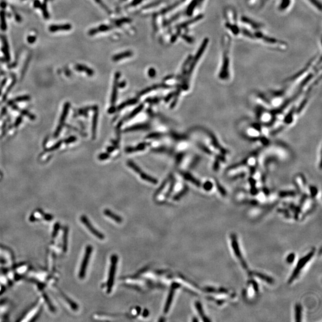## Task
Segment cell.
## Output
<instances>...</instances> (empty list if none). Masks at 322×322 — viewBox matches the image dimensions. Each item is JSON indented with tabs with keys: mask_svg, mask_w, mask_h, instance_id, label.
I'll return each instance as SVG.
<instances>
[{
	"mask_svg": "<svg viewBox=\"0 0 322 322\" xmlns=\"http://www.w3.org/2000/svg\"><path fill=\"white\" fill-rule=\"evenodd\" d=\"M98 117H99V112L97 111V110H95V112H94V116H93V118L92 134H93V139H95V136H96V130H97Z\"/></svg>",
	"mask_w": 322,
	"mask_h": 322,
	"instance_id": "cell-19",
	"label": "cell"
},
{
	"mask_svg": "<svg viewBox=\"0 0 322 322\" xmlns=\"http://www.w3.org/2000/svg\"><path fill=\"white\" fill-rule=\"evenodd\" d=\"M0 20H1V29L3 30H7V24L6 22L5 12L4 10L0 12Z\"/></svg>",
	"mask_w": 322,
	"mask_h": 322,
	"instance_id": "cell-28",
	"label": "cell"
},
{
	"mask_svg": "<svg viewBox=\"0 0 322 322\" xmlns=\"http://www.w3.org/2000/svg\"><path fill=\"white\" fill-rule=\"evenodd\" d=\"M148 74H149V77H154L155 75H156V71H155V69H153V68H151L149 70L148 72Z\"/></svg>",
	"mask_w": 322,
	"mask_h": 322,
	"instance_id": "cell-45",
	"label": "cell"
},
{
	"mask_svg": "<svg viewBox=\"0 0 322 322\" xmlns=\"http://www.w3.org/2000/svg\"><path fill=\"white\" fill-rule=\"evenodd\" d=\"M171 179V175H169L168 178H167L163 181V183H162L161 186L159 187V189L156 191V192H155V194H154V197H156L157 196H158L161 193V192L164 191V189H165V187L167 185L168 182L169 181V180Z\"/></svg>",
	"mask_w": 322,
	"mask_h": 322,
	"instance_id": "cell-25",
	"label": "cell"
},
{
	"mask_svg": "<svg viewBox=\"0 0 322 322\" xmlns=\"http://www.w3.org/2000/svg\"><path fill=\"white\" fill-rule=\"evenodd\" d=\"M192 321H193V322H198V321H199V320H198L197 319H196V317H194V318L192 319Z\"/></svg>",
	"mask_w": 322,
	"mask_h": 322,
	"instance_id": "cell-52",
	"label": "cell"
},
{
	"mask_svg": "<svg viewBox=\"0 0 322 322\" xmlns=\"http://www.w3.org/2000/svg\"><path fill=\"white\" fill-rule=\"evenodd\" d=\"M295 259V254L294 253H291L290 254H289L287 258H286V261L287 263H289V264H291L292 262L294 261Z\"/></svg>",
	"mask_w": 322,
	"mask_h": 322,
	"instance_id": "cell-38",
	"label": "cell"
},
{
	"mask_svg": "<svg viewBox=\"0 0 322 322\" xmlns=\"http://www.w3.org/2000/svg\"><path fill=\"white\" fill-rule=\"evenodd\" d=\"M296 195V193L295 191H282L279 193V196L282 197H285L295 196Z\"/></svg>",
	"mask_w": 322,
	"mask_h": 322,
	"instance_id": "cell-32",
	"label": "cell"
},
{
	"mask_svg": "<svg viewBox=\"0 0 322 322\" xmlns=\"http://www.w3.org/2000/svg\"><path fill=\"white\" fill-rule=\"evenodd\" d=\"M184 156H185V154L183 153H179V154L177 155V156H176V162H177V164H180V162L182 161L183 158H184Z\"/></svg>",
	"mask_w": 322,
	"mask_h": 322,
	"instance_id": "cell-42",
	"label": "cell"
},
{
	"mask_svg": "<svg viewBox=\"0 0 322 322\" xmlns=\"http://www.w3.org/2000/svg\"><path fill=\"white\" fill-rule=\"evenodd\" d=\"M171 137H173L174 139L176 140H183L185 139V137L183 136H181L180 135H179L177 134H175L174 132H172L171 133Z\"/></svg>",
	"mask_w": 322,
	"mask_h": 322,
	"instance_id": "cell-41",
	"label": "cell"
},
{
	"mask_svg": "<svg viewBox=\"0 0 322 322\" xmlns=\"http://www.w3.org/2000/svg\"><path fill=\"white\" fill-rule=\"evenodd\" d=\"M118 260V257L114 254L111 256L110 258V266L109 268V277L107 280V292L110 293L112 291V289L113 287V283H114V280H115V276L116 273V269L117 266V263Z\"/></svg>",
	"mask_w": 322,
	"mask_h": 322,
	"instance_id": "cell-4",
	"label": "cell"
},
{
	"mask_svg": "<svg viewBox=\"0 0 322 322\" xmlns=\"http://www.w3.org/2000/svg\"><path fill=\"white\" fill-rule=\"evenodd\" d=\"M143 107H144V105L142 104V105H140L137 108H136L130 114H129L127 117H126L125 118V120L126 121H128V120H130V119L133 118L135 116H136L137 115H138V113H140L142 110H143Z\"/></svg>",
	"mask_w": 322,
	"mask_h": 322,
	"instance_id": "cell-23",
	"label": "cell"
},
{
	"mask_svg": "<svg viewBox=\"0 0 322 322\" xmlns=\"http://www.w3.org/2000/svg\"><path fill=\"white\" fill-rule=\"evenodd\" d=\"M250 276H255L257 278H259L262 281L266 282L270 284H272L274 282V280L273 278H271V277L268 276L267 275L262 274L261 273H260L258 271H250Z\"/></svg>",
	"mask_w": 322,
	"mask_h": 322,
	"instance_id": "cell-10",
	"label": "cell"
},
{
	"mask_svg": "<svg viewBox=\"0 0 322 322\" xmlns=\"http://www.w3.org/2000/svg\"><path fill=\"white\" fill-rule=\"evenodd\" d=\"M258 292V285L254 280H250L248 283L246 289V296L248 298H254Z\"/></svg>",
	"mask_w": 322,
	"mask_h": 322,
	"instance_id": "cell-7",
	"label": "cell"
},
{
	"mask_svg": "<svg viewBox=\"0 0 322 322\" xmlns=\"http://www.w3.org/2000/svg\"><path fill=\"white\" fill-rule=\"evenodd\" d=\"M127 165L130 167V168H131V169H133L136 173H138L139 174L141 173V172H142V169H140V167L137 165L133 161H128L127 162Z\"/></svg>",
	"mask_w": 322,
	"mask_h": 322,
	"instance_id": "cell-30",
	"label": "cell"
},
{
	"mask_svg": "<svg viewBox=\"0 0 322 322\" xmlns=\"http://www.w3.org/2000/svg\"><path fill=\"white\" fill-rule=\"evenodd\" d=\"M295 183L299 191H303L305 189V180L303 176L298 175L295 179Z\"/></svg>",
	"mask_w": 322,
	"mask_h": 322,
	"instance_id": "cell-12",
	"label": "cell"
},
{
	"mask_svg": "<svg viewBox=\"0 0 322 322\" xmlns=\"http://www.w3.org/2000/svg\"><path fill=\"white\" fill-rule=\"evenodd\" d=\"M104 214H105V215H106L107 217H109L111 219H112V220H113L115 221H116L118 223H121L122 221V218L120 216L114 214L113 212H112L109 209H105L104 211Z\"/></svg>",
	"mask_w": 322,
	"mask_h": 322,
	"instance_id": "cell-17",
	"label": "cell"
},
{
	"mask_svg": "<svg viewBox=\"0 0 322 322\" xmlns=\"http://www.w3.org/2000/svg\"><path fill=\"white\" fill-rule=\"evenodd\" d=\"M149 144L147 143H142L139 144L137 147L136 148H131V147H128V148H126L125 149V152L126 153H132V152H138V151H142L144 149H145L146 148V146L148 145H149Z\"/></svg>",
	"mask_w": 322,
	"mask_h": 322,
	"instance_id": "cell-16",
	"label": "cell"
},
{
	"mask_svg": "<svg viewBox=\"0 0 322 322\" xmlns=\"http://www.w3.org/2000/svg\"><path fill=\"white\" fill-rule=\"evenodd\" d=\"M35 40L36 37L35 36H30V37H28V42H29L30 43H33V42H34L35 41Z\"/></svg>",
	"mask_w": 322,
	"mask_h": 322,
	"instance_id": "cell-47",
	"label": "cell"
},
{
	"mask_svg": "<svg viewBox=\"0 0 322 322\" xmlns=\"http://www.w3.org/2000/svg\"><path fill=\"white\" fill-rule=\"evenodd\" d=\"M260 120L262 123H270L273 119V115L268 112H262L259 113Z\"/></svg>",
	"mask_w": 322,
	"mask_h": 322,
	"instance_id": "cell-14",
	"label": "cell"
},
{
	"mask_svg": "<svg viewBox=\"0 0 322 322\" xmlns=\"http://www.w3.org/2000/svg\"><path fill=\"white\" fill-rule=\"evenodd\" d=\"M188 191H189L188 187L187 185H185L183 189L180 191L178 194H177L176 195H175L174 196L173 199L174 201H179V199H180L182 197L185 196V195L186 194V193Z\"/></svg>",
	"mask_w": 322,
	"mask_h": 322,
	"instance_id": "cell-29",
	"label": "cell"
},
{
	"mask_svg": "<svg viewBox=\"0 0 322 322\" xmlns=\"http://www.w3.org/2000/svg\"><path fill=\"white\" fill-rule=\"evenodd\" d=\"M179 286H180V285L178 283H173L172 285L171 288L170 289V291L169 292V294H168V296L167 298L166 304L164 307V314H167V313L168 312V311L169 310L170 307L172 304V301H173V297H174V295L175 293V291L177 287H179Z\"/></svg>",
	"mask_w": 322,
	"mask_h": 322,
	"instance_id": "cell-8",
	"label": "cell"
},
{
	"mask_svg": "<svg viewBox=\"0 0 322 322\" xmlns=\"http://www.w3.org/2000/svg\"><path fill=\"white\" fill-rule=\"evenodd\" d=\"M214 187V183L211 181H207L203 184V188L205 191H209L213 189Z\"/></svg>",
	"mask_w": 322,
	"mask_h": 322,
	"instance_id": "cell-31",
	"label": "cell"
},
{
	"mask_svg": "<svg viewBox=\"0 0 322 322\" xmlns=\"http://www.w3.org/2000/svg\"><path fill=\"white\" fill-rule=\"evenodd\" d=\"M92 251H93L92 246L91 245H88L85 250V255L83 256V260L81 266L80 267V271L79 273V277H80V279H83L85 276L87 265L89 262V258H90Z\"/></svg>",
	"mask_w": 322,
	"mask_h": 322,
	"instance_id": "cell-5",
	"label": "cell"
},
{
	"mask_svg": "<svg viewBox=\"0 0 322 322\" xmlns=\"http://www.w3.org/2000/svg\"><path fill=\"white\" fill-rule=\"evenodd\" d=\"M149 128V126L147 124H137L133 125L130 127H128L125 130V132H131V131H137V130H147Z\"/></svg>",
	"mask_w": 322,
	"mask_h": 322,
	"instance_id": "cell-18",
	"label": "cell"
},
{
	"mask_svg": "<svg viewBox=\"0 0 322 322\" xmlns=\"http://www.w3.org/2000/svg\"><path fill=\"white\" fill-rule=\"evenodd\" d=\"M195 307H196V309L197 311L199 316H201V317L202 318V319L203 322H211V320L209 319L205 315L204 311H203V310L202 304L199 301H196L195 303Z\"/></svg>",
	"mask_w": 322,
	"mask_h": 322,
	"instance_id": "cell-15",
	"label": "cell"
},
{
	"mask_svg": "<svg viewBox=\"0 0 322 322\" xmlns=\"http://www.w3.org/2000/svg\"><path fill=\"white\" fill-rule=\"evenodd\" d=\"M303 309L301 304H297L295 306V318L296 322H301Z\"/></svg>",
	"mask_w": 322,
	"mask_h": 322,
	"instance_id": "cell-21",
	"label": "cell"
},
{
	"mask_svg": "<svg viewBox=\"0 0 322 322\" xmlns=\"http://www.w3.org/2000/svg\"><path fill=\"white\" fill-rule=\"evenodd\" d=\"M81 220L83 224H85V226L87 227V228L89 230L90 232L93 233L96 238H97L100 240H103L105 239V235L100 232L99 230H97V229H95V228L93 226V225L90 223L89 220L86 217V216L82 215L81 217Z\"/></svg>",
	"mask_w": 322,
	"mask_h": 322,
	"instance_id": "cell-6",
	"label": "cell"
},
{
	"mask_svg": "<svg viewBox=\"0 0 322 322\" xmlns=\"http://www.w3.org/2000/svg\"><path fill=\"white\" fill-rule=\"evenodd\" d=\"M159 87H162V88H168L169 86L166 85L165 84H163V85H153L151 87H149L148 89H143V91H142L140 93H139V95H143L147 94L149 93L150 91H152V90H154V89H159Z\"/></svg>",
	"mask_w": 322,
	"mask_h": 322,
	"instance_id": "cell-24",
	"label": "cell"
},
{
	"mask_svg": "<svg viewBox=\"0 0 322 322\" xmlns=\"http://www.w3.org/2000/svg\"><path fill=\"white\" fill-rule=\"evenodd\" d=\"M109 157H110V155L109 153H101L99 156V159L100 161H104V160H106L108 158H109Z\"/></svg>",
	"mask_w": 322,
	"mask_h": 322,
	"instance_id": "cell-40",
	"label": "cell"
},
{
	"mask_svg": "<svg viewBox=\"0 0 322 322\" xmlns=\"http://www.w3.org/2000/svg\"><path fill=\"white\" fill-rule=\"evenodd\" d=\"M116 111V108H115V106H110V107L108 110V112H109V113H114Z\"/></svg>",
	"mask_w": 322,
	"mask_h": 322,
	"instance_id": "cell-48",
	"label": "cell"
},
{
	"mask_svg": "<svg viewBox=\"0 0 322 322\" xmlns=\"http://www.w3.org/2000/svg\"><path fill=\"white\" fill-rule=\"evenodd\" d=\"M310 194L312 197H315L317 193V188L314 187H310Z\"/></svg>",
	"mask_w": 322,
	"mask_h": 322,
	"instance_id": "cell-43",
	"label": "cell"
},
{
	"mask_svg": "<svg viewBox=\"0 0 322 322\" xmlns=\"http://www.w3.org/2000/svg\"><path fill=\"white\" fill-rule=\"evenodd\" d=\"M120 77V73L119 72L116 73L115 76V79H114V83H113V89H112V93L110 99V103H111V106H114L115 102L116 100L117 95H118V83H119V79Z\"/></svg>",
	"mask_w": 322,
	"mask_h": 322,
	"instance_id": "cell-9",
	"label": "cell"
},
{
	"mask_svg": "<svg viewBox=\"0 0 322 322\" xmlns=\"http://www.w3.org/2000/svg\"><path fill=\"white\" fill-rule=\"evenodd\" d=\"M175 180L174 179H172V181L171 183V185L169 186V189H168V191L167 192L166 195H165V197H168L170 196V195L171 194V193L173 192V190L174 189V187H175Z\"/></svg>",
	"mask_w": 322,
	"mask_h": 322,
	"instance_id": "cell-34",
	"label": "cell"
},
{
	"mask_svg": "<svg viewBox=\"0 0 322 322\" xmlns=\"http://www.w3.org/2000/svg\"><path fill=\"white\" fill-rule=\"evenodd\" d=\"M132 53L131 51H125L124 53H122L119 54L118 55H116L115 56L113 57V59L114 61H118L122 59H124V58H126V57H128L130 56H131Z\"/></svg>",
	"mask_w": 322,
	"mask_h": 322,
	"instance_id": "cell-27",
	"label": "cell"
},
{
	"mask_svg": "<svg viewBox=\"0 0 322 322\" xmlns=\"http://www.w3.org/2000/svg\"><path fill=\"white\" fill-rule=\"evenodd\" d=\"M290 4V0H282V2L280 6V8L282 10H284L287 8L288 5Z\"/></svg>",
	"mask_w": 322,
	"mask_h": 322,
	"instance_id": "cell-39",
	"label": "cell"
},
{
	"mask_svg": "<svg viewBox=\"0 0 322 322\" xmlns=\"http://www.w3.org/2000/svg\"><path fill=\"white\" fill-rule=\"evenodd\" d=\"M225 47H224V57H223V65L221 66L220 72L219 73V77L222 80H226L227 79L229 76V57H228V54H229V48H230V41L228 38H226L225 40Z\"/></svg>",
	"mask_w": 322,
	"mask_h": 322,
	"instance_id": "cell-2",
	"label": "cell"
},
{
	"mask_svg": "<svg viewBox=\"0 0 322 322\" xmlns=\"http://www.w3.org/2000/svg\"><path fill=\"white\" fill-rule=\"evenodd\" d=\"M315 252H316V250L314 248H313L307 254H305L304 256L301 257L299 260L295 267L292 271V274L288 279L287 283L289 284L292 283L293 282H294L295 280H296V279L298 277V276L301 272L302 270L305 267L306 264L309 262L310 260L313 257L314 255L315 254Z\"/></svg>",
	"mask_w": 322,
	"mask_h": 322,
	"instance_id": "cell-1",
	"label": "cell"
},
{
	"mask_svg": "<svg viewBox=\"0 0 322 322\" xmlns=\"http://www.w3.org/2000/svg\"><path fill=\"white\" fill-rule=\"evenodd\" d=\"M140 176L141 177V178L145 180V181H147L149 183H152V184L153 185H156L158 183V180L152 177V176L149 175L148 174H147L146 173H144V172H141V173L139 174Z\"/></svg>",
	"mask_w": 322,
	"mask_h": 322,
	"instance_id": "cell-22",
	"label": "cell"
},
{
	"mask_svg": "<svg viewBox=\"0 0 322 322\" xmlns=\"http://www.w3.org/2000/svg\"><path fill=\"white\" fill-rule=\"evenodd\" d=\"M149 315V311L148 310H145L144 311V313H143V316L144 317H147V316Z\"/></svg>",
	"mask_w": 322,
	"mask_h": 322,
	"instance_id": "cell-50",
	"label": "cell"
},
{
	"mask_svg": "<svg viewBox=\"0 0 322 322\" xmlns=\"http://www.w3.org/2000/svg\"><path fill=\"white\" fill-rule=\"evenodd\" d=\"M76 69H77V70L79 71H83L86 72L89 76H92L93 75V73H94V71L93 70H91V69L85 66L78 65L76 66Z\"/></svg>",
	"mask_w": 322,
	"mask_h": 322,
	"instance_id": "cell-26",
	"label": "cell"
},
{
	"mask_svg": "<svg viewBox=\"0 0 322 322\" xmlns=\"http://www.w3.org/2000/svg\"><path fill=\"white\" fill-rule=\"evenodd\" d=\"M161 98H159V97L148 98L145 100V101L148 103H150V104H155V103H158L159 101H161Z\"/></svg>",
	"mask_w": 322,
	"mask_h": 322,
	"instance_id": "cell-36",
	"label": "cell"
},
{
	"mask_svg": "<svg viewBox=\"0 0 322 322\" xmlns=\"http://www.w3.org/2000/svg\"><path fill=\"white\" fill-rule=\"evenodd\" d=\"M215 185L217 186L218 190L219 191V192L220 193L221 195L222 196H226V191H225V189L223 187V186H221L220 183L217 181H215Z\"/></svg>",
	"mask_w": 322,
	"mask_h": 322,
	"instance_id": "cell-35",
	"label": "cell"
},
{
	"mask_svg": "<svg viewBox=\"0 0 322 322\" xmlns=\"http://www.w3.org/2000/svg\"><path fill=\"white\" fill-rule=\"evenodd\" d=\"M162 136H163V134L160 132H153V133H151L148 135L146 138H157L162 137Z\"/></svg>",
	"mask_w": 322,
	"mask_h": 322,
	"instance_id": "cell-37",
	"label": "cell"
},
{
	"mask_svg": "<svg viewBox=\"0 0 322 322\" xmlns=\"http://www.w3.org/2000/svg\"><path fill=\"white\" fill-rule=\"evenodd\" d=\"M117 148V146H109L107 148V151L108 153H110V152H113L115 149Z\"/></svg>",
	"mask_w": 322,
	"mask_h": 322,
	"instance_id": "cell-46",
	"label": "cell"
},
{
	"mask_svg": "<svg viewBox=\"0 0 322 322\" xmlns=\"http://www.w3.org/2000/svg\"><path fill=\"white\" fill-rule=\"evenodd\" d=\"M3 51H4V53L5 54L6 59L8 60H10V54H9V51H8V43H7V42L6 41L5 38H4Z\"/></svg>",
	"mask_w": 322,
	"mask_h": 322,
	"instance_id": "cell-33",
	"label": "cell"
},
{
	"mask_svg": "<svg viewBox=\"0 0 322 322\" xmlns=\"http://www.w3.org/2000/svg\"><path fill=\"white\" fill-rule=\"evenodd\" d=\"M71 28L72 26L70 24H53L49 27V30L51 32H54L59 30H71Z\"/></svg>",
	"mask_w": 322,
	"mask_h": 322,
	"instance_id": "cell-11",
	"label": "cell"
},
{
	"mask_svg": "<svg viewBox=\"0 0 322 322\" xmlns=\"http://www.w3.org/2000/svg\"><path fill=\"white\" fill-rule=\"evenodd\" d=\"M230 238L232 248L233 251L234 255L238 260L239 261L240 263L243 268H244L245 270H248V266L247 265V263L244 261V257L242 256V254L239 244L238 239L237 236L234 233H232L230 234Z\"/></svg>",
	"mask_w": 322,
	"mask_h": 322,
	"instance_id": "cell-3",
	"label": "cell"
},
{
	"mask_svg": "<svg viewBox=\"0 0 322 322\" xmlns=\"http://www.w3.org/2000/svg\"><path fill=\"white\" fill-rule=\"evenodd\" d=\"M95 2H96L97 3L99 4L102 7V8H104L106 12H109V13L110 12V11L109 10V9H108V8H107V7L105 6V5L102 3L101 0H95Z\"/></svg>",
	"mask_w": 322,
	"mask_h": 322,
	"instance_id": "cell-44",
	"label": "cell"
},
{
	"mask_svg": "<svg viewBox=\"0 0 322 322\" xmlns=\"http://www.w3.org/2000/svg\"><path fill=\"white\" fill-rule=\"evenodd\" d=\"M181 175L186 180L189 181L193 185H196L197 187H201V182L198 180H197L196 178H195L193 176H192L190 173L182 172Z\"/></svg>",
	"mask_w": 322,
	"mask_h": 322,
	"instance_id": "cell-13",
	"label": "cell"
},
{
	"mask_svg": "<svg viewBox=\"0 0 322 322\" xmlns=\"http://www.w3.org/2000/svg\"><path fill=\"white\" fill-rule=\"evenodd\" d=\"M138 101V99L137 98H134V99H132L128 100L127 101H124V103H121L119 106L116 108V111H119V110L124 109L126 106L135 105V104L137 103Z\"/></svg>",
	"mask_w": 322,
	"mask_h": 322,
	"instance_id": "cell-20",
	"label": "cell"
},
{
	"mask_svg": "<svg viewBox=\"0 0 322 322\" xmlns=\"http://www.w3.org/2000/svg\"><path fill=\"white\" fill-rule=\"evenodd\" d=\"M141 1H142V0H134V2H133V3H132V5H136V4H138V3H139Z\"/></svg>",
	"mask_w": 322,
	"mask_h": 322,
	"instance_id": "cell-51",
	"label": "cell"
},
{
	"mask_svg": "<svg viewBox=\"0 0 322 322\" xmlns=\"http://www.w3.org/2000/svg\"><path fill=\"white\" fill-rule=\"evenodd\" d=\"M125 85H126L125 82H122V83H118V87H119V88H121V87H122V88H124V87H125Z\"/></svg>",
	"mask_w": 322,
	"mask_h": 322,
	"instance_id": "cell-49",
	"label": "cell"
}]
</instances>
